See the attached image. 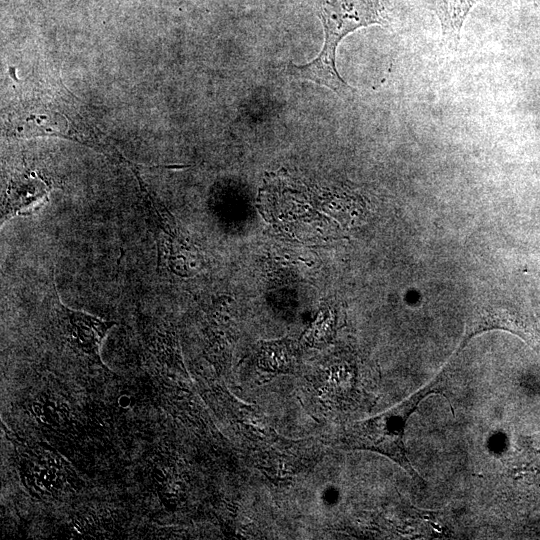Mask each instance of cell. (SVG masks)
<instances>
[{
    "label": "cell",
    "mask_w": 540,
    "mask_h": 540,
    "mask_svg": "<svg viewBox=\"0 0 540 540\" xmlns=\"http://www.w3.org/2000/svg\"><path fill=\"white\" fill-rule=\"evenodd\" d=\"M325 32L324 46L320 54L307 64L290 62L288 73L326 86L338 94H346L351 87L336 70V49L339 42L359 27L381 24L383 6L378 0H323L318 12Z\"/></svg>",
    "instance_id": "cell-1"
},
{
    "label": "cell",
    "mask_w": 540,
    "mask_h": 540,
    "mask_svg": "<svg viewBox=\"0 0 540 540\" xmlns=\"http://www.w3.org/2000/svg\"><path fill=\"white\" fill-rule=\"evenodd\" d=\"M446 382L437 377L432 382L390 409L380 417L374 418L358 430L357 440L361 446L376 450L393 459L413 478L421 477L411 465L406 452L404 434L408 418L415 412L420 402L430 394L442 393Z\"/></svg>",
    "instance_id": "cell-2"
},
{
    "label": "cell",
    "mask_w": 540,
    "mask_h": 540,
    "mask_svg": "<svg viewBox=\"0 0 540 540\" xmlns=\"http://www.w3.org/2000/svg\"><path fill=\"white\" fill-rule=\"evenodd\" d=\"M149 219L153 224L157 244V265L180 276L197 273L201 267L199 251L180 232L167 208L142 184Z\"/></svg>",
    "instance_id": "cell-3"
},
{
    "label": "cell",
    "mask_w": 540,
    "mask_h": 540,
    "mask_svg": "<svg viewBox=\"0 0 540 540\" xmlns=\"http://www.w3.org/2000/svg\"><path fill=\"white\" fill-rule=\"evenodd\" d=\"M48 296L71 346L103 366L100 356L101 345L116 323L64 305L55 286Z\"/></svg>",
    "instance_id": "cell-4"
},
{
    "label": "cell",
    "mask_w": 540,
    "mask_h": 540,
    "mask_svg": "<svg viewBox=\"0 0 540 540\" xmlns=\"http://www.w3.org/2000/svg\"><path fill=\"white\" fill-rule=\"evenodd\" d=\"M491 329L509 331L529 345L536 344L538 338L535 322L527 312L512 305L487 304L474 310L469 317L464 343L474 335Z\"/></svg>",
    "instance_id": "cell-5"
},
{
    "label": "cell",
    "mask_w": 540,
    "mask_h": 540,
    "mask_svg": "<svg viewBox=\"0 0 540 540\" xmlns=\"http://www.w3.org/2000/svg\"><path fill=\"white\" fill-rule=\"evenodd\" d=\"M51 187L35 172L14 175L7 186L1 209V222L31 213L48 195Z\"/></svg>",
    "instance_id": "cell-6"
},
{
    "label": "cell",
    "mask_w": 540,
    "mask_h": 540,
    "mask_svg": "<svg viewBox=\"0 0 540 540\" xmlns=\"http://www.w3.org/2000/svg\"><path fill=\"white\" fill-rule=\"evenodd\" d=\"M478 1L436 0V12L448 43L457 45L465 18Z\"/></svg>",
    "instance_id": "cell-7"
}]
</instances>
